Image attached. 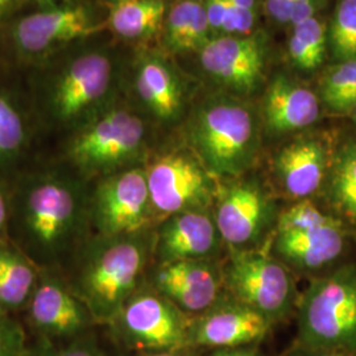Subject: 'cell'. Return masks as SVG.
<instances>
[{"mask_svg": "<svg viewBox=\"0 0 356 356\" xmlns=\"http://www.w3.org/2000/svg\"><path fill=\"white\" fill-rule=\"evenodd\" d=\"M289 53L293 63L301 69H314L322 64L326 51V29L316 16L293 26Z\"/></svg>", "mask_w": 356, "mask_h": 356, "instance_id": "27", "label": "cell"}, {"mask_svg": "<svg viewBox=\"0 0 356 356\" xmlns=\"http://www.w3.org/2000/svg\"><path fill=\"white\" fill-rule=\"evenodd\" d=\"M115 321L128 341L141 348L170 351L186 341L179 309L160 293H135Z\"/></svg>", "mask_w": 356, "mask_h": 356, "instance_id": "13", "label": "cell"}, {"mask_svg": "<svg viewBox=\"0 0 356 356\" xmlns=\"http://www.w3.org/2000/svg\"><path fill=\"white\" fill-rule=\"evenodd\" d=\"M214 356H256L252 353L247 351H226V353H219Z\"/></svg>", "mask_w": 356, "mask_h": 356, "instance_id": "37", "label": "cell"}, {"mask_svg": "<svg viewBox=\"0 0 356 356\" xmlns=\"http://www.w3.org/2000/svg\"><path fill=\"white\" fill-rule=\"evenodd\" d=\"M251 113L239 103L206 106L193 128V141L206 168L218 176H236L250 165L254 153Z\"/></svg>", "mask_w": 356, "mask_h": 356, "instance_id": "6", "label": "cell"}, {"mask_svg": "<svg viewBox=\"0 0 356 356\" xmlns=\"http://www.w3.org/2000/svg\"><path fill=\"white\" fill-rule=\"evenodd\" d=\"M226 0H204V8L207 13L210 31H222L225 16H226Z\"/></svg>", "mask_w": 356, "mask_h": 356, "instance_id": "32", "label": "cell"}, {"mask_svg": "<svg viewBox=\"0 0 356 356\" xmlns=\"http://www.w3.org/2000/svg\"><path fill=\"white\" fill-rule=\"evenodd\" d=\"M209 32L204 0H175L165 20L166 44L172 49H201L210 40Z\"/></svg>", "mask_w": 356, "mask_h": 356, "instance_id": "24", "label": "cell"}, {"mask_svg": "<svg viewBox=\"0 0 356 356\" xmlns=\"http://www.w3.org/2000/svg\"><path fill=\"white\" fill-rule=\"evenodd\" d=\"M135 90L145 108L160 120H172L181 108V90L172 70L157 58L141 61Z\"/></svg>", "mask_w": 356, "mask_h": 356, "instance_id": "22", "label": "cell"}, {"mask_svg": "<svg viewBox=\"0 0 356 356\" xmlns=\"http://www.w3.org/2000/svg\"><path fill=\"white\" fill-rule=\"evenodd\" d=\"M331 45L337 57L356 58V0H341L331 26Z\"/></svg>", "mask_w": 356, "mask_h": 356, "instance_id": "29", "label": "cell"}, {"mask_svg": "<svg viewBox=\"0 0 356 356\" xmlns=\"http://www.w3.org/2000/svg\"><path fill=\"white\" fill-rule=\"evenodd\" d=\"M276 172L285 191L306 198L318 191L325 176V151L318 141H296L276 159Z\"/></svg>", "mask_w": 356, "mask_h": 356, "instance_id": "20", "label": "cell"}, {"mask_svg": "<svg viewBox=\"0 0 356 356\" xmlns=\"http://www.w3.org/2000/svg\"><path fill=\"white\" fill-rule=\"evenodd\" d=\"M276 248L281 257L294 267L319 269L342 254L343 229L337 219L304 201L280 216Z\"/></svg>", "mask_w": 356, "mask_h": 356, "instance_id": "9", "label": "cell"}, {"mask_svg": "<svg viewBox=\"0 0 356 356\" xmlns=\"http://www.w3.org/2000/svg\"><path fill=\"white\" fill-rule=\"evenodd\" d=\"M33 136L26 108L13 94L0 90V181L20 164Z\"/></svg>", "mask_w": 356, "mask_h": 356, "instance_id": "23", "label": "cell"}, {"mask_svg": "<svg viewBox=\"0 0 356 356\" xmlns=\"http://www.w3.org/2000/svg\"><path fill=\"white\" fill-rule=\"evenodd\" d=\"M147 128L140 116L111 108L73 132L65 147V159L78 176L103 177L128 165L140 154Z\"/></svg>", "mask_w": 356, "mask_h": 356, "instance_id": "4", "label": "cell"}, {"mask_svg": "<svg viewBox=\"0 0 356 356\" xmlns=\"http://www.w3.org/2000/svg\"><path fill=\"white\" fill-rule=\"evenodd\" d=\"M145 173L154 214L170 216L202 210L211 198L210 178L188 154H164L145 168Z\"/></svg>", "mask_w": 356, "mask_h": 356, "instance_id": "10", "label": "cell"}, {"mask_svg": "<svg viewBox=\"0 0 356 356\" xmlns=\"http://www.w3.org/2000/svg\"><path fill=\"white\" fill-rule=\"evenodd\" d=\"M101 28L90 6L65 0L20 17L11 28V38L22 57L41 60L89 38Z\"/></svg>", "mask_w": 356, "mask_h": 356, "instance_id": "8", "label": "cell"}, {"mask_svg": "<svg viewBox=\"0 0 356 356\" xmlns=\"http://www.w3.org/2000/svg\"><path fill=\"white\" fill-rule=\"evenodd\" d=\"M314 10L316 0H296L289 24L296 26L304 23L307 19L314 16Z\"/></svg>", "mask_w": 356, "mask_h": 356, "instance_id": "34", "label": "cell"}, {"mask_svg": "<svg viewBox=\"0 0 356 356\" xmlns=\"http://www.w3.org/2000/svg\"><path fill=\"white\" fill-rule=\"evenodd\" d=\"M10 191H6L0 184V241H10Z\"/></svg>", "mask_w": 356, "mask_h": 356, "instance_id": "35", "label": "cell"}, {"mask_svg": "<svg viewBox=\"0 0 356 356\" xmlns=\"http://www.w3.org/2000/svg\"><path fill=\"white\" fill-rule=\"evenodd\" d=\"M331 191L335 204L356 222V145L346 147L339 154L332 173Z\"/></svg>", "mask_w": 356, "mask_h": 356, "instance_id": "28", "label": "cell"}, {"mask_svg": "<svg viewBox=\"0 0 356 356\" xmlns=\"http://www.w3.org/2000/svg\"><path fill=\"white\" fill-rule=\"evenodd\" d=\"M108 1H111L113 4H118V3H122V1H126V0H108Z\"/></svg>", "mask_w": 356, "mask_h": 356, "instance_id": "41", "label": "cell"}, {"mask_svg": "<svg viewBox=\"0 0 356 356\" xmlns=\"http://www.w3.org/2000/svg\"><path fill=\"white\" fill-rule=\"evenodd\" d=\"M201 63L207 73L238 90H251L263 69V48L251 36L210 38L200 49Z\"/></svg>", "mask_w": 356, "mask_h": 356, "instance_id": "15", "label": "cell"}, {"mask_svg": "<svg viewBox=\"0 0 356 356\" xmlns=\"http://www.w3.org/2000/svg\"><path fill=\"white\" fill-rule=\"evenodd\" d=\"M20 0H0V20L13 13Z\"/></svg>", "mask_w": 356, "mask_h": 356, "instance_id": "36", "label": "cell"}, {"mask_svg": "<svg viewBox=\"0 0 356 356\" xmlns=\"http://www.w3.org/2000/svg\"><path fill=\"white\" fill-rule=\"evenodd\" d=\"M164 17L163 0H126L113 4L107 26L120 38L141 40L157 33Z\"/></svg>", "mask_w": 356, "mask_h": 356, "instance_id": "25", "label": "cell"}, {"mask_svg": "<svg viewBox=\"0 0 356 356\" xmlns=\"http://www.w3.org/2000/svg\"><path fill=\"white\" fill-rule=\"evenodd\" d=\"M114 65L101 51H73L56 63L38 85L41 118L54 128L70 131L103 114L111 91Z\"/></svg>", "mask_w": 356, "mask_h": 356, "instance_id": "3", "label": "cell"}, {"mask_svg": "<svg viewBox=\"0 0 356 356\" xmlns=\"http://www.w3.org/2000/svg\"><path fill=\"white\" fill-rule=\"evenodd\" d=\"M40 272L11 241H0V309L7 313L26 309Z\"/></svg>", "mask_w": 356, "mask_h": 356, "instance_id": "21", "label": "cell"}, {"mask_svg": "<svg viewBox=\"0 0 356 356\" xmlns=\"http://www.w3.org/2000/svg\"><path fill=\"white\" fill-rule=\"evenodd\" d=\"M296 0H267V11L281 24L291 23V15Z\"/></svg>", "mask_w": 356, "mask_h": 356, "instance_id": "33", "label": "cell"}, {"mask_svg": "<svg viewBox=\"0 0 356 356\" xmlns=\"http://www.w3.org/2000/svg\"><path fill=\"white\" fill-rule=\"evenodd\" d=\"M86 179L67 169H45L16 179L10 191V241L40 269L58 270L86 242Z\"/></svg>", "mask_w": 356, "mask_h": 356, "instance_id": "1", "label": "cell"}, {"mask_svg": "<svg viewBox=\"0 0 356 356\" xmlns=\"http://www.w3.org/2000/svg\"><path fill=\"white\" fill-rule=\"evenodd\" d=\"M153 281L157 292L186 312H202L213 305L219 291L218 275L204 260L163 263Z\"/></svg>", "mask_w": 356, "mask_h": 356, "instance_id": "16", "label": "cell"}, {"mask_svg": "<svg viewBox=\"0 0 356 356\" xmlns=\"http://www.w3.org/2000/svg\"><path fill=\"white\" fill-rule=\"evenodd\" d=\"M307 356H344L341 353H337V351H322V353H316V354H312V355Z\"/></svg>", "mask_w": 356, "mask_h": 356, "instance_id": "39", "label": "cell"}, {"mask_svg": "<svg viewBox=\"0 0 356 356\" xmlns=\"http://www.w3.org/2000/svg\"><path fill=\"white\" fill-rule=\"evenodd\" d=\"M216 219L202 210H188L168 216L156 242L163 263L204 260L218 243Z\"/></svg>", "mask_w": 356, "mask_h": 356, "instance_id": "17", "label": "cell"}, {"mask_svg": "<svg viewBox=\"0 0 356 356\" xmlns=\"http://www.w3.org/2000/svg\"><path fill=\"white\" fill-rule=\"evenodd\" d=\"M26 310L33 329L48 338L76 339L94 321L67 281L51 269H41Z\"/></svg>", "mask_w": 356, "mask_h": 356, "instance_id": "12", "label": "cell"}, {"mask_svg": "<svg viewBox=\"0 0 356 356\" xmlns=\"http://www.w3.org/2000/svg\"><path fill=\"white\" fill-rule=\"evenodd\" d=\"M266 118L275 132H291L312 126L319 116V102L312 90L277 78L268 89Z\"/></svg>", "mask_w": 356, "mask_h": 356, "instance_id": "19", "label": "cell"}, {"mask_svg": "<svg viewBox=\"0 0 356 356\" xmlns=\"http://www.w3.org/2000/svg\"><path fill=\"white\" fill-rule=\"evenodd\" d=\"M268 327L269 318L250 306H222L195 325L191 339L210 347H238L263 338Z\"/></svg>", "mask_w": 356, "mask_h": 356, "instance_id": "18", "label": "cell"}, {"mask_svg": "<svg viewBox=\"0 0 356 356\" xmlns=\"http://www.w3.org/2000/svg\"><path fill=\"white\" fill-rule=\"evenodd\" d=\"M353 114H354V118H355L356 120V104L354 106V108H353Z\"/></svg>", "mask_w": 356, "mask_h": 356, "instance_id": "42", "label": "cell"}, {"mask_svg": "<svg viewBox=\"0 0 356 356\" xmlns=\"http://www.w3.org/2000/svg\"><path fill=\"white\" fill-rule=\"evenodd\" d=\"M300 329L309 347L356 348V269L343 268L316 280L301 304Z\"/></svg>", "mask_w": 356, "mask_h": 356, "instance_id": "5", "label": "cell"}, {"mask_svg": "<svg viewBox=\"0 0 356 356\" xmlns=\"http://www.w3.org/2000/svg\"><path fill=\"white\" fill-rule=\"evenodd\" d=\"M269 201L254 182H238L220 193L216 225L219 235L232 245L256 241L267 225Z\"/></svg>", "mask_w": 356, "mask_h": 356, "instance_id": "14", "label": "cell"}, {"mask_svg": "<svg viewBox=\"0 0 356 356\" xmlns=\"http://www.w3.org/2000/svg\"><path fill=\"white\" fill-rule=\"evenodd\" d=\"M149 254L144 232L119 236L95 235L83 243L65 279L88 306L94 321H115L136 293Z\"/></svg>", "mask_w": 356, "mask_h": 356, "instance_id": "2", "label": "cell"}, {"mask_svg": "<svg viewBox=\"0 0 356 356\" xmlns=\"http://www.w3.org/2000/svg\"><path fill=\"white\" fill-rule=\"evenodd\" d=\"M42 356H104L98 344L90 338H83L82 335L73 339V342L64 347L48 351Z\"/></svg>", "mask_w": 356, "mask_h": 356, "instance_id": "31", "label": "cell"}, {"mask_svg": "<svg viewBox=\"0 0 356 356\" xmlns=\"http://www.w3.org/2000/svg\"><path fill=\"white\" fill-rule=\"evenodd\" d=\"M26 355V332L22 325L0 309V356Z\"/></svg>", "mask_w": 356, "mask_h": 356, "instance_id": "30", "label": "cell"}, {"mask_svg": "<svg viewBox=\"0 0 356 356\" xmlns=\"http://www.w3.org/2000/svg\"><path fill=\"white\" fill-rule=\"evenodd\" d=\"M226 280L242 304L268 318L284 313L292 298L288 270L267 254H234L226 270Z\"/></svg>", "mask_w": 356, "mask_h": 356, "instance_id": "11", "label": "cell"}, {"mask_svg": "<svg viewBox=\"0 0 356 356\" xmlns=\"http://www.w3.org/2000/svg\"><path fill=\"white\" fill-rule=\"evenodd\" d=\"M144 168L118 170L89 189L90 227L97 235L119 236L144 232L152 216Z\"/></svg>", "mask_w": 356, "mask_h": 356, "instance_id": "7", "label": "cell"}, {"mask_svg": "<svg viewBox=\"0 0 356 356\" xmlns=\"http://www.w3.org/2000/svg\"><path fill=\"white\" fill-rule=\"evenodd\" d=\"M32 1H36L40 6L42 7H48V6H53V4H57V3H61V0H32ZM65 1V0H63Z\"/></svg>", "mask_w": 356, "mask_h": 356, "instance_id": "38", "label": "cell"}, {"mask_svg": "<svg viewBox=\"0 0 356 356\" xmlns=\"http://www.w3.org/2000/svg\"><path fill=\"white\" fill-rule=\"evenodd\" d=\"M325 104L335 113L353 111L356 104V58L330 67L321 82Z\"/></svg>", "mask_w": 356, "mask_h": 356, "instance_id": "26", "label": "cell"}, {"mask_svg": "<svg viewBox=\"0 0 356 356\" xmlns=\"http://www.w3.org/2000/svg\"><path fill=\"white\" fill-rule=\"evenodd\" d=\"M148 356H177L176 354H173V353H169V351H161V353H156V354H152V355Z\"/></svg>", "mask_w": 356, "mask_h": 356, "instance_id": "40", "label": "cell"}]
</instances>
